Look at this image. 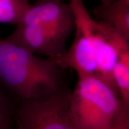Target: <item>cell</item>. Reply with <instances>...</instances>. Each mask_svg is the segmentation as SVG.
I'll list each match as a JSON object with an SVG mask.
<instances>
[{"mask_svg": "<svg viewBox=\"0 0 129 129\" xmlns=\"http://www.w3.org/2000/svg\"><path fill=\"white\" fill-rule=\"evenodd\" d=\"M63 70L53 59L0 38V84L20 101L53 94L64 85Z\"/></svg>", "mask_w": 129, "mask_h": 129, "instance_id": "obj_2", "label": "cell"}, {"mask_svg": "<svg viewBox=\"0 0 129 129\" xmlns=\"http://www.w3.org/2000/svg\"><path fill=\"white\" fill-rule=\"evenodd\" d=\"M69 3L75 17V38L69 50L51 59L60 68L75 70L78 78H96L109 56L124 48L128 41L111 26L93 20L83 0H70Z\"/></svg>", "mask_w": 129, "mask_h": 129, "instance_id": "obj_1", "label": "cell"}, {"mask_svg": "<svg viewBox=\"0 0 129 129\" xmlns=\"http://www.w3.org/2000/svg\"><path fill=\"white\" fill-rule=\"evenodd\" d=\"M57 1H62V0H57ZM101 3H103V4H105V3H108L109 2H111V1H114V0H101Z\"/></svg>", "mask_w": 129, "mask_h": 129, "instance_id": "obj_13", "label": "cell"}, {"mask_svg": "<svg viewBox=\"0 0 129 129\" xmlns=\"http://www.w3.org/2000/svg\"><path fill=\"white\" fill-rule=\"evenodd\" d=\"M113 75L119 98L124 104L129 105V63L118 59L113 70Z\"/></svg>", "mask_w": 129, "mask_h": 129, "instance_id": "obj_9", "label": "cell"}, {"mask_svg": "<svg viewBox=\"0 0 129 129\" xmlns=\"http://www.w3.org/2000/svg\"><path fill=\"white\" fill-rule=\"evenodd\" d=\"M97 20L113 27L129 41V0H114L101 3L93 10Z\"/></svg>", "mask_w": 129, "mask_h": 129, "instance_id": "obj_7", "label": "cell"}, {"mask_svg": "<svg viewBox=\"0 0 129 129\" xmlns=\"http://www.w3.org/2000/svg\"><path fill=\"white\" fill-rule=\"evenodd\" d=\"M10 125H4V126L0 127V129H10Z\"/></svg>", "mask_w": 129, "mask_h": 129, "instance_id": "obj_14", "label": "cell"}, {"mask_svg": "<svg viewBox=\"0 0 129 129\" xmlns=\"http://www.w3.org/2000/svg\"><path fill=\"white\" fill-rule=\"evenodd\" d=\"M71 93L63 85L43 99L21 101L14 113L17 129H77L67 115Z\"/></svg>", "mask_w": 129, "mask_h": 129, "instance_id": "obj_4", "label": "cell"}, {"mask_svg": "<svg viewBox=\"0 0 129 129\" xmlns=\"http://www.w3.org/2000/svg\"><path fill=\"white\" fill-rule=\"evenodd\" d=\"M120 101V105L110 129H129V105Z\"/></svg>", "mask_w": 129, "mask_h": 129, "instance_id": "obj_10", "label": "cell"}, {"mask_svg": "<svg viewBox=\"0 0 129 129\" xmlns=\"http://www.w3.org/2000/svg\"><path fill=\"white\" fill-rule=\"evenodd\" d=\"M11 118L9 115L0 114V127L7 125H11Z\"/></svg>", "mask_w": 129, "mask_h": 129, "instance_id": "obj_12", "label": "cell"}, {"mask_svg": "<svg viewBox=\"0 0 129 129\" xmlns=\"http://www.w3.org/2000/svg\"><path fill=\"white\" fill-rule=\"evenodd\" d=\"M34 54L54 59L67 50V38L42 26L19 23L11 35L6 38Z\"/></svg>", "mask_w": 129, "mask_h": 129, "instance_id": "obj_6", "label": "cell"}, {"mask_svg": "<svg viewBox=\"0 0 129 129\" xmlns=\"http://www.w3.org/2000/svg\"><path fill=\"white\" fill-rule=\"evenodd\" d=\"M30 5L29 0H0V23L17 25Z\"/></svg>", "mask_w": 129, "mask_h": 129, "instance_id": "obj_8", "label": "cell"}, {"mask_svg": "<svg viewBox=\"0 0 129 129\" xmlns=\"http://www.w3.org/2000/svg\"><path fill=\"white\" fill-rule=\"evenodd\" d=\"M15 109L12 101L0 88V114L12 117Z\"/></svg>", "mask_w": 129, "mask_h": 129, "instance_id": "obj_11", "label": "cell"}, {"mask_svg": "<svg viewBox=\"0 0 129 129\" xmlns=\"http://www.w3.org/2000/svg\"><path fill=\"white\" fill-rule=\"evenodd\" d=\"M120 101L112 88L99 79L78 78L67 115L77 129H110Z\"/></svg>", "mask_w": 129, "mask_h": 129, "instance_id": "obj_3", "label": "cell"}, {"mask_svg": "<svg viewBox=\"0 0 129 129\" xmlns=\"http://www.w3.org/2000/svg\"><path fill=\"white\" fill-rule=\"evenodd\" d=\"M19 23L42 26L68 39L75 29V17L70 3L38 0L30 5Z\"/></svg>", "mask_w": 129, "mask_h": 129, "instance_id": "obj_5", "label": "cell"}]
</instances>
